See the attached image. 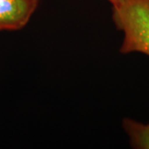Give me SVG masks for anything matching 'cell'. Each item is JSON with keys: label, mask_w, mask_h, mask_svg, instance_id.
<instances>
[{"label": "cell", "mask_w": 149, "mask_h": 149, "mask_svg": "<svg viewBox=\"0 0 149 149\" xmlns=\"http://www.w3.org/2000/svg\"><path fill=\"white\" fill-rule=\"evenodd\" d=\"M112 18L123 33L120 52H139L149 56V0H117Z\"/></svg>", "instance_id": "obj_1"}, {"label": "cell", "mask_w": 149, "mask_h": 149, "mask_svg": "<svg viewBox=\"0 0 149 149\" xmlns=\"http://www.w3.org/2000/svg\"><path fill=\"white\" fill-rule=\"evenodd\" d=\"M39 0H0V31L24 27L38 6Z\"/></svg>", "instance_id": "obj_2"}, {"label": "cell", "mask_w": 149, "mask_h": 149, "mask_svg": "<svg viewBox=\"0 0 149 149\" xmlns=\"http://www.w3.org/2000/svg\"><path fill=\"white\" fill-rule=\"evenodd\" d=\"M123 128L135 148H149V124H143L132 119L123 120Z\"/></svg>", "instance_id": "obj_3"}, {"label": "cell", "mask_w": 149, "mask_h": 149, "mask_svg": "<svg viewBox=\"0 0 149 149\" xmlns=\"http://www.w3.org/2000/svg\"><path fill=\"white\" fill-rule=\"evenodd\" d=\"M109 3H111V4H113L114 3H116L117 2V0H108Z\"/></svg>", "instance_id": "obj_4"}]
</instances>
